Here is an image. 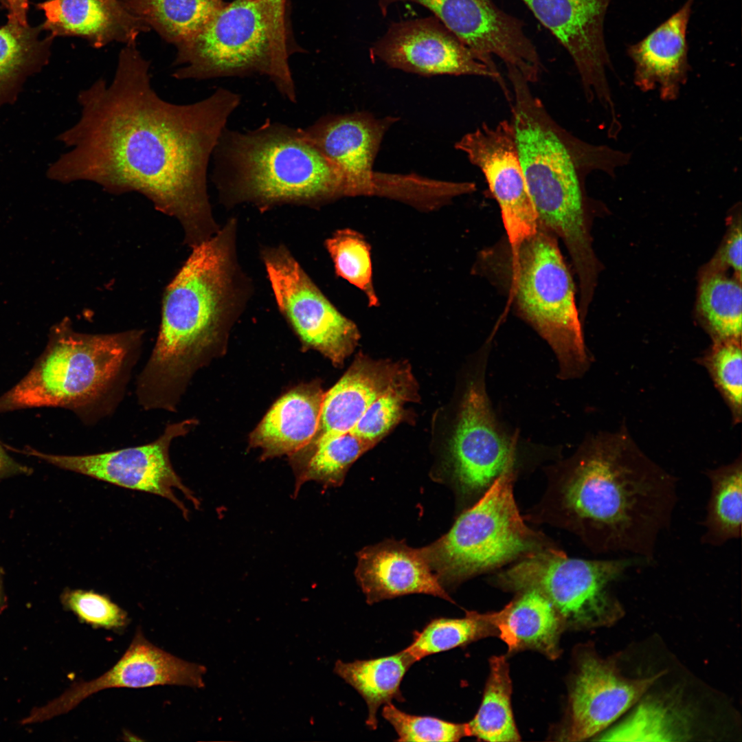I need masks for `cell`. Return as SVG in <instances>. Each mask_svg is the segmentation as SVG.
<instances>
[{
  "label": "cell",
  "mask_w": 742,
  "mask_h": 742,
  "mask_svg": "<svg viewBox=\"0 0 742 742\" xmlns=\"http://www.w3.org/2000/svg\"><path fill=\"white\" fill-rule=\"evenodd\" d=\"M136 41L125 43L110 84L99 78L78 94L80 115L57 139L71 149L47 170L63 183L89 181L113 194L138 192L179 222L192 248L220 229L207 190L219 138L240 94L218 87L179 104L153 88Z\"/></svg>",
  "instance_id": "1"
},
{
  "label": "cell",
  "mask_w": 742,
  "mask_h": 742,
  "mask_svg": "<svg viewBox=\"0 0 742 742\" xmlns=\"http://www.w3.org/2000/svg\"><path fill=\"white\" fill-rule=\"evenodd\" d=\"M546 472L544 495L524 519L565 529L594 553L653 561L677 502V480L626 434L589 438Z\"/></svg>",
  "instance_id": "2"
},
{
  "label": "cell",
  "mask_w": 742,
  "mask_h": 742,
  "mask_svg": "<svg viewBox=\"0 0 742 742\" xmlns=\"http://www.w3.org/2000/svg\"><path fill=\"white\" fill-rule=\"evenodd\" d=\"M238 220L231 217L192 252L167 285L156 342L138 374L144 410L176 412L203 355L247 308L251 278L238 253Z\"/></svg>",
  "instance_id": "3"
},
{
  "label": "cell",
  "mask_w": 742,
  "mask_h": 742,
  "mask_svg": "<svg viewBox=\"0 0 742 742\" xmlns=\"http://www.w3.org/2000/svg\"><path fill=\"white\" fill-rule=\"evenodd\" d=\"M507 76L512 87L510 120L538 223L561 239L579 286L591 287L598 265L589 229L586 178L594 171L615 177L631 154L574 135L550 115L519 71L508 68Z\"/></svg>",
  "instance_id": "4"
},
{
  "label": "cell",
  "mask_w": 742,
  "mask_h": 742,
  "mask_svg": "<svg viewBox=\"0 0 742 742\" xmlns=\"http://www.w3.org/2000/svg\"><path fill=\"white\" fill-rule=\"evenodd\" d=\"M211 180L227 209L260 212L284 205L319 208L346 196L343 181L304 128L267 120L253 129L227 126L212 154Z\"/></svg>",
  "instance_id": "5"
},
{
  "label": "cell",
  "mask_w": 742,
  "mask_h": 742,
  "mask_svg": "<svg viewBox=\"0 0 742 742\" xmlns=\"http://www.w3.org/2000/svg\"><path fill=\"white\" fill-rule=\"evenodd\" d=\"M144 331H76L65 317L49 330L47 346L29 372L0 396V414L54 407L86 425L113 414L125 395L142 351Z\"/></svg>",
  "instance_id": "6"
},
{
  "label": "cell",
  "mask_w": 742,
  "mask_h": 742,
  "mask_svg": "<svg viewBox=\"0 0 742 742\" xmlns=\"http://www.w3.org/2000/svg\"><path fill=\"white\" fill-rule=\"evenodd\" d=\"M176 47V79L265 76L284 99L297 102L289 56L280 49L271 14L260 0L225 3L196 35Z\"/></svg>",
  "instance_id": "7"
},
{
  "label": "cell",
  "mask_w": 742,
  "mask_h": 742,
  "mask_svg": "<svg viewBox=\"0 0 742 742\" xmlns=\"http://www.w3.org/2000/svg\"><path fill=\"white\" fill-rule=\"evenodd\" d=\"M510 293L520 316L551 347L561 379L588 367L574 282L558 238L539 224L536 232L510 246Z\"/></svg>",
  "instance_id": "8"
},
{
  "label": "cell",
  "mask_w": 742,
  "mask_h": 742,
  "mask_svg": "<svg viewBox=\"0 0 742 742\" xmlns=\"http://www.w3.org/2000/svg\"><path fill=\"white\" fill-rule=\"evenodd\" d=\"M517 473H502L447 534L425 548L443 587L556 547L524 521L513 493Z\"/></svg>",
  "instance_id": "9"
},
{
  "label": "cell",
  "mask_w": 742,
  "mask_h": 742,
  "mask_svg": "<svg viewBox=\"0 0 742 742\" xmlns=\"http://www.w3.org/2000/svg\"><path fill=\"white\" fill-rule=\"evenodd\" d=\"M638 560L569 558L555 548L532 553L497 573L492 582L505 590H535L562 621L577 629L610 626L624 615L612 584Z\"/></svg>",
  "instance_id": "10"
},
{
  "label": "cell",
  "mask_w": 742,
  "mask_h": 742,
  "mask_svg": "<svg viewBox=\"0 0 742 742\" xmlns=\"http://www.w3.org/2000/svg\"><path fill=\"white\" fill-rule=\"evenodd\" d=\"M260 254L276 305L300 340L342 364L360 337L355 324L326 297L285 245L265 246Z\"/></svg>",
  "instance_id": "11"
},
{
  "label": "cell",
  "mask_w": 742,
  "mask_h": 742,
  "mask_svg": "<svg viewBox=\"0 0 742 742\" xmlns=\"http://www.w3.org/2000/svg\"><path fill=\"white\" fill-rule=\"evenodd\" d=\"M486 363L465 390L449 445L453 477L468 496L480 497L518 464L519 435L508 431L493 409L485 383Z\"/></svg>",
  "instance_id": "12"
},
{
  "label": "cell",
  "mask_w": 742,
  "mask_h": 742,
  "mask_svg": "<svg viewBox=\"0 0 742 742\" xmlns=\"http://www.w3.org/2000/svg\"><path fill=\"white\" fill-rule=\"evenodd\" d=\"M196 423L194 419L168 423L162 434L149 443L107 452L63 456L45 453L26 447L21 453L65 470L166 498L188 519V510L176 497L175 489L181 491L196 508H199L200 502L175 471L170 448L175 439L186 435Z\"/></svg>",
  "instance_id": "13"
},
{
  "label": "cell",
  "mask_w": 742,
  "mask_h": 742,
  "mask_svg": "<svg viewBox=\"0 0 742 742\" xmlns=\"http://www.w3.org/2000/svg\"><path fill=\"white\" fill-rule=\"evenodd\" d=\"M571 56L588 102L597 100L618 122L607 70L612 68L604 21L612 0H521Z\"/></svg>",
  "instance_id": "14"
},
{
  "label": "cell",
  "mask_w": 742,
  "mask_h": 742,
  "mask_svg": "<svg viewBox=\"0 0 742 742\" xmlns=\"http://www.w3.org/2000/svg\"><path fill=\"white\" fill-rule=\"evenodd\" d=\"M372 58L422 76L470 75L491 78L506 100L512 94L500 74L493 71L438 18L392 23L370 48Z\"/></svg>",
  "instance_id": "15"
},
{
  "label": "cell",
  "mask_w": 742,
  "mask_h": 742,
  "mask_svg": "<svg viewBox=\"0 0 742 742\" xmlns=\"http://www.w3.org/2000/svg\"><path fill=\"white\" fill-rule=\"evenodd\" d=\"M483 173L497 202L510 246L534 234L539 225L528 191L511 120L491 126L483 122L455 144Z\"/></svg>",
  "instance_id": "16"
},
{
  "label": "cell",
  "mask_w": 742,
  "mask_h": 742,
  "mask_svg": "<svg viewBox=\"0 0 742 742\" xmlns=\"http://www.w3.org/2000/svg\"><path fill=\"white\" fill-rule=\"evenodd\" d=\"M665 673L629 678L621 673L616 656L604 659L594 651L585 652L572 684L564 740L581 741L595 737L638 703Z\"/></svg>",
  "instance_id": "17"
},
{
  "label": "cell",
  "mask_w": 742,
  "mask_h": 742,
  "mask_svg": "<svg viewBox=\"0 0 742 742\" xmlns=\"http://www.w3.org/2000/svg\"><path fill=\"white\" fill-rule=\"evenodd\" d=\"M206 668L179 658L156 647L138 628L120 660L100 677L74 684L60 697L29 718L34 722L72 710L91 695L112 688H142L176 685L201 688Z\"/></svg>",
  "instance_id": "18"
},
{
  "label": "cell",
  "mask_w": 742,
  "mask_h": 742,
  "mask_svg": "<svg viewBox=\"0 0 742 742\" xmlns=\"http://www.w3.org/2000/svg\"><path fill=\"white\" fill-rule=\"evenodd\" d=\"M396 117L367 113L328 115L304 128L308 138L339 175L346 196L378 195L381 172L373 164Z\"/></svg>",
  "instance_id": "19"
},
{
  "label": "cell",
  "mask_w": 742,
  "mask_h": 742,
  "mask_svg": "<svg viewBox=\"0 0 742 742\" xmlns=\"http://www.w3.org/2000/svg\"><path fill=\"white\" fill-rule=\"evenodd\" d=\"M411 1L430 11L465 45L483 60L495 56L502 61L521 50L524 23L497 6L493 0H378L383 16L397 2Z\"/></svg>",
  "instance_id": "20"
},
{
  "label": "cell",
  "mask_w": 742,
  "mask_h": 742,
  "mask_svg": "<svg viewBox=\"0 0 742 742\" xmlns=\"http://www.w3.org/2000/svg\"><path fill=\"white\" fill-rule=\"evenodd\" d=\"M357 559L356 578L369 605L412 594L453 602L434 573L425 548L387 540L363 548Z\"/></svg>",
  "instance_id": "21"
},
{
  "label": "cell",
  "mask_w": 742,
  "mask_h": 742,
  "mask_svg": "<svg viewBox=\"0 0 742 742\" xmlns=\"http://www.w3.org/2000/svg\"><path fill=\"white\" fill-rule=\"evenodd\" d=\"M413 381L407 366L359 357L324 393L317 429L311 443L350 431L378 398Z\"/></svg>",
  "instance_id": "22"
},
{
  "label": "cell",
  "mask_w": 742,
  "mask_h": 742,
  "mask_svg": "<svg viewBox=\"0 0 742 742\" xmlns=\"http://www.w3.org/2000/svg\"><path fill=\"white\" fill-rule=\"evenodd\" d=\"M695 0L685 3L638 42L629 45L628 56L634 65L633 81L643 92L658 88L660 98H678L686 83L688 63V25Z\"/></svg>",
  "instance_id": "23"
},
{
  "label": "cell",
  "mask_w": 742,
  "mask_h": 742,
  "mask_svg": "<svg viewBox=\"0 0 742 742\" xmlns=\"http://www.w3.org/2000/svg\"><path fill=\"white\" fill-rule=\"evenodd\" d=\"M324 393L319 385H300L280 397L251 435L263 458L293 456L307 447L319 423Z\"/></svg>",
  "instance_id": "24"
},
{
  "label": "cell",
  "mask_w": 742,
  "mask_h": 742,
  "mask_svg": "<svg viewBox=\"0 0 742 742\" xmlns=\"http://www.w3.org/2000/svg\"><path fill=\"white\" fill-rule=\"evenodd\" d=\"M519 593L502 610L488 614L491 624L509 652L532 649L555 659L560 653V616L539 592L530 589Z\"/></svg>",
  "instance_id": "25"
},
{
  "label": "cell",
  "mask_w": 742,
  "mask_h": 742,
  "mask_svg": "<svg viewBox=\"0 0 742 742\" xmlns=\"http://www.w3.org/2000/svg\"><path fill=\"white\" fill-rule=\"evenodd\" d=\"M38 8L45 15L43 30L53 37L78 36L98 48L136 41L100 0H47Z\"/></svg>",
  "instance_id": "26"
},
{
  "label": "cell",
  "mask_w": 742,
  "mask_h": 742,
  "mask_svg": "<svg viewBox=\"0 0 742 742\" xmlns=\"http://www.w3.org/2000/svg\"><path fill=\"white\" fill-rule=\"evenodd\" d=\"M42 26L8 19L0 27V107L12 104L30 76L49 60L53 37H41Z\"/></svg>",
  "instance_id": "27"
},
{
  "label": "cell",
  "mask_w": 742,
  "mask_h": 742,
  "mask_svg": "<svg viewBox=\"0 0 742 742\" xmlns=\"http://www.w3.org/2000/svg\"><path fill=\"white\" fill-rule=\"evenodd\" d=\"M414 663V659L403 649L394 655L374 659L352 662L337 660L334 672L366 701L368 710L366 725L370 729L375 730L379 708L393 699L404 701L400 685L405 674Z\"/></svg>",
  "instance_id": "28"
},
{
  "label": "cell",
  "mask_w": 742,
  "mask_h": 742,
  "mask_svg": "<svg viewBox=\"0 0 742 742\" xmlns=\"http://www.w3.org/2000/svg\"><path fill=\"white\" fill-rule=\"evenodd\" d=\"M126 10L175 47L196 35L223 0H120Z\"/></svg>",
  "instance_id": "29"
},
{
  "label": "cell",
  "mask_w": 742,
  "mask_h": 742,
  "mask_svg": "<svg viewBox=\"0 0 742 742\" xmlns=\"http://www.w3.org/2000/svg\"><path fill=\"white\" fill-rule=\"evenodd\" d=\"M374 445L351 431L311 442L301 450L303 456L293 460L295 475L294 495L309 481L319 482L325 487L340 486L350 465Z\"/></svg>",
  "instance_id": "30"
},
{
  "label": "cell",
  "mask_w": 742,
  "mask_h": 742,
  "mask_svg": "<svg viewBox=\"0 0 742 742\" xmlns=\"http://www.w3.org/2000/svg\"><path fill=\"white\" fill-rule=\"evenodd\" d=\"M597 741H678L691 737V716L671 700L648 697Z\"/></svg>",
  "instance_id": "31"
},
{
  "label": "cell",
  "mask_w": 742,
  "mask_h": 742,
  "mask_svg": "<svg viewBox=\"0 0 742 742\" xmlns=\"http://www.w3.org/2000/svg\"><path fill=\"white\" fill-rule=\"evenodd\" d=\"M706 475L710 493L704 520V544L721 546L739 539L742 525V462L741 457Z\"/></svg>",
  "instance_id": "32"
},
{
  "label": "cell",
  "mask_w": 742,
  "mask_h": 742,
  "mask_svg": "<svg viewBox=\"0 0 742 742\" xmlns=\"http://www.w3.org/2000/svg\"><path fill=\"white\" fill-rule=\"evenodd\" d=\"M697 311L715 341L741 339V281L725 272L702 271Z\"/></svg>",
  "instance_id": "33"
},
{
  "label": "cell",
  "mask_w": 742,
  "mask_h": 742,
  "mask_svg": "<svg viewBox=\"0 0 742 742\" xmlns=\"http://www.w3.org/2000/svg\"><path fill=\"white\" fill-rule=\"evenodd\" d=\"M483 699L477 712L467 723L469 737L491 742L518 741L520 736L514 721L510 696L511 680L506 659L493 656Z\"/></svg>",
  "instance_id": "34"
},
{
  "label": "cell",
  "mask_w": 742,
  "mask_h": 742,
  "mask_svg": "<svg viewBox=\"0 0 742 742\" xmlns=\"http://www.w3.org/2000/svg\"><path fill=\"white\" fill-rule=\"evenodd\" d=\"M495 632L487 614L468 611L462 618H439L414 633L405 649L415 662L426 656L463 646Z\"/></svg>",
  "instance_id": "35"
},
{
  "label": "cell",
  "mask_w": 742,
  "mask_h": 742,
  "mask_svg": "<svg viewBox=\"0 0 742 742\" xmlns=\"http://www.w3.org/2000/svg\"><path fill=\"white\" fill-rule=\"evenodd\" d=\"M335 273L360 289L370 306H378L372 282L370 247L364 236L349 228L335 231L324 242Z\"/></svg>",
  "instance_id": "36"
},
{
  "label": "cell",
  "mask_w": 742,
  "mask_h": 742,
  "mask_svg": "<svg viewBox=\"0 0 742 742\" xmlns=\"http://www.w3.org/2000/svg\"><path fill=\"white\" fill-rule=\"evenodd\" d=\"M60 600L65 609L74 613L79 621L94 629L120 632L130 621L127 612L108 595L93 590L67 588Z\"/></svg>",
  "instance_id": "37"
},
{
  "label": "cell",
  "mask_w": 742,
  "mask_h": 742,
  "mask_svg": "<svg viewBox=\"0 0 742 742\" xmlns=\"http://www.w3.org/2000/svg\"><path fill=\"white\" fill-rule=\"evenodd\" d=\"M382 716L396 732L397 741H458L469 737L467 723L412 715L398 710L392 703L385 704Z\"/></svg>",
  "instance_id": "38"
},
{
  "label": "cell",
  "mask_w": 742,
  "mask_h": 742,
  "mask_svg": "<svg viewBox=\"0 0 742 742\" xmlns=\"http://www.w3.org/2000/svg\"><path fill=\"white\" fill-rule=\"evenodd\" d=\"M741 339H738L715 341L708 359L715 381L737 418L741 414Z\"/></svg>",
  "instance_id": "39"
},
{
  "label": "cell",
  "mask_w": 742,
  "mask_h": 742,
  "mask_svg": "<svg viewBox=\"0 0 742 742\" xmlns=\"http://www.w3.org/2000/svg\"><path fill=\"white\" fill-rule=\"evenodd\" d=\"M413 386L411 383L378 398L350 431L376 444L401 418L404 403L414 396Z\"/></svg>",
  "instance_id": "40"
},
{
  "label": "cell",
  "mask_w": 742,
  "mask_h": 742,
  "mask_svg": "<svg viewBox=\"0 0 742 742\" xmlns=\"http://www.w3.org/2000/svg\"><path fill=\"white\" fill-rule=\"evenodd\" d=\"M741 238L739 215L732 221L721 247L702 271L725 272L730 268L734 276L741 281Z\"/></svg>",
  "instance_id": "41"
},
{
  "label": "cell",
  "mask_w": 742,
  "mask_h": 742,
  "mask_svg": "<svg viewBox=\"0 0 742 742\" xmlns=\"http://www.w3.org/2000/svg\"><path fill=\"white\" fill-rule=\"evenodd\" d=\"M267 8L274 26L276 35L280 49L289 54L286 26V0H260Z\"/></svg>",
  "instance_id": "42"
},
{
  "label": "cell",
  "mask_w": 742,
  "mask_h": 742,
  "mask_svg": "<svg viewBox=\"0 0 742 742\" xmlns=\"http://www.w3.org/2000/svg\"><path fill=\"white\" fill-rule=\"evenodd\" d=\"M113 13L121 25L131 35L138 34L143 29L142 23L131 15L120 0H100Z\"/></svg>",
  "instance_id": "43"
},
{
  "label": "cell",
  "mask_w": 742,
  "mask_h": 742,
  "mask_svg": "<svg viewBox=\"0 0 742 742\" xmlns=\"http://www.w3.org/2000/svg\"><path fill=\"white\" fill-rule=\"evenodd\" d=\"M28 473L29 469L12 459L0 442V479L16 474Z\"/></svg>",
  "instance_id": "44"
},
{
  "label": "cell",
  "mask_w": 742,
  "mask_h": 742,
  "mask_svg": "<svg viewBox=\"0 0 742 742\" xmlns=\"http://www.w3.org/2000/svg\"><path fill=\"white\" fill-rule=\"evenodd\" d=\"M5 1L9 10L8 19L16 20L23 25L27 24V0H5Z\"/></svg>",
  "instance_id": "45"
},
{
  "label": "cell",
  "mask_w": 742,
  "mask_h": 742,
  "mask_svg": "<svg viewBox=\"0 0 742 742\" xmlns=\"http://www.w3.org/2000/svg\"><path fill=\"white\" fill-rule=\"evenodd\" d=\"M1 599H2V596H1V584H0V607H1Z\"/></svg>",
  "instance_id": "46"
}]
</instances>
